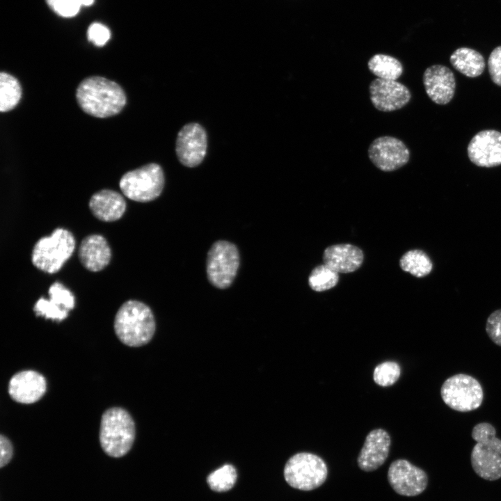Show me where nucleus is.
I'll use <instances>...</instances> for the list:
<instances>
[{
    "instance_id": "1",
    "label": "nucleus",
    "mask_w": 501,
    "mask_h": 501,
    "mask_svg": "<svg viewBox=\"0 0 501 501\" xmlns=\"http://www.w3.org/2000/svg\"><path fill=\"white\" fill-rule=\"evenodd\" d=\"M76 97L81 109L96 118H107L119 113L127 100L118 84L99 76L81 81L77 88Z\"/></svg>"
},
{
    "instance_id": "2",
    "label": "nucleus",
    "mask_w": 501,
    "mask_h": 501,
    "mask_svg": "<svg viewBox=\"0 0 501 501\" xmlns=\"http://www.w3.org/2000/svg\"><path fill=\"white\" fill-rule=\"evenodd\" d=\"M113 328L121 342L129 347H138L152 340L156 324L149 306L137 300H128L118 310Z\"/></svg>"
},
{
    "instance_id": "3",
    "label": "nucleus",
    "mask_w": 501,
    "mask_h": 501,
    "mask_svg": "<svg viewBox=\"0 0 501 501\" xmlns=\"http://www.w3.org/2000/svg\"><path fill=\"white\" fill-rule=\"evenodd\" d=\"M135 424L129 413L121 407L106 410L101 418L100 443L109 456L119 458L131 450L135 439Z\"/></svg>"
},
{
    "instance_id": "4",
    "label": "nucleus",
    "mask_w": 501,
    "mask_h": 501,
    "mask_svg": "<svg viewBox=\"0 0 501 501\" xmlns=\"http://www.w3.org/2000/svg\"><path fill=\"white\" fill-rule=\"evenodd\" d=\"M471 436L476 441L470 454L475 472L488 481L501 478V439L496 437L495 427L488 422L478 423Z\"/></svg>"
},
{
    "instance_id": "5",
    "label": "nucleus",
    "mask_w": 501,
    "mask_h": 501,
    "mask_svg": "<svg viewBox=\"0 0 501 501\" xmlns=\"http://www.w3.org/2000/svg\"><path fill=\"white\" fill-rule=\"evenodd\" d=\"M75 246L73 234L67 229L58 228L50 236L36 241L31 253L32 264L43 272L56 273L72 256Z\"/></svg>"
},
{
    "instance_id": "6",
    "label": "nucleus",
    "mask_w": 501,
    "mask_h": 501,
    "mask_svg": "<svg viewBox=\"0 0 501 501\" xmlns=\"http://www.w3.org/2000/svg\"><path fill=\"white\" fill-rule=\"evenodd\" d=\"M283 475L291 487L308 491L319 488L325 482L328 468L319 456L310 452H299L287 460Z\"/></svg>"
},
{
    "instance_id": "7",
    "label": "nucleus",
    "mask_w": 501,
    "mask_h": 501,
    "mask_svg": "<svg viewBox=\"0 0 501 501\" xmlns=\"http://www.w3.org/2000/svg\"><path fill=\"white\" fill-rule=\"evenodd\" d=\"M122 193L129 199L141 202L158 198L164 186L161 167L155 163L148 164L125 173L120 180Z\"/></svg>"
},
{
    "instance_id": "8",
    "label": "nucleus",
    "mask_w": 501,
    "mask_h": 501,
    "mask_svg": "<svg viewBox=\"0 0 501 501\" xmlns=\"http://www.w3.org/2000/svg\"><path fill=\"white\" fill-rule=\"evenodd\" d=\"M444 403L459 412H468L478 408L484 398L479 382L466 374H457L447 379L440 388Z\"/></svg>"
},
{
    "instance_id": "9",
    "label": "nucleus",
    "mask_w": 501,
    "mask_h": 501,
    "mask_svg": "<svg viewBox=\"0 0 501 501\" xmlns=\"http://www.w3.org/2000/svg\"><path fill=\"white\" fill-rule=\"evenodd\" d=\"M239 266V255L236 246L229 241H216L207 257V275L216 287L225 289L233 282Z\"/></svg>"
},
{
    "instance_id": "10",
    "label": "nucleus",
    "mask_w": 501,
    "mask_h": 501,
    "mask_svg": "<svg viewBox=\"0 0 501 501\" xmlns=\"http://www.w3.org/2000/svg\"><path fill=\"white\" fill-rule=\"evenodd\" d=\"M368 157L372 163L384 172L396 170L409 161L410 152L400 139L383 136L375 138L369 145Z\"/></svg>"
},
{
    "instance_id": "11",
    "label": "nucleus",
    "mask_w": 501,
    "mask_h": 501,
    "mask_svg": "<svg viewBox=\"0 0 501 501\" xmlns=\"http://www.w3.org/2000/svg\"><path fill=\"white\" fill-rule=\"evenodd\" d=\"M388 481L397 494L413 497L424 491L429 479L424 470L406 459H400L390 465Z\"/></svg>"
},
{
    "instance_id": "12",
    "label": "nucleus",
    "mask_w": 501,
    "mask_h": 501,
    "mask_svg": "<svg viewBox=\"0 0 501 501\" xmlns=\"http://www.w3.org/2000/svg\"><path fill=\"white\" fill-rule=\"evenodd\" d=\"M207 147V134L198 123L185 125L178 132L175 151L180 163L186 167H196L204 159Z\"/></svg>"
},
{
    "instance_id": "13",
    "label": "nucleus",
    "mask_w": 501,
    "mask_h": 501,
    "mask_svg": "<svg viewBox=\"0 0 501 501\" xmlns=\"http://www.w3.org/2000/svg\"><path fill=\"white\" fill-rule=\"evenodd\" d=\"M369 98L380 111L390 112L403 108L411 100V93L403 84L395 80L376 78L369 86Z\"/></svg>"
},
{
    "instance_id": "14",
    "label": "nucleus",
    "mask_w": 501,
    "mask_h": 501,
    "mask_svg": "<svg viewBox=\"0 0 501 501\" xmlns=\"http://www.w3.org/2000/svg\"><path fill=\"white\" fill-rule=\"evenodd\" d=\"M467 152L470 161L477 166L501 165V132L495 129L479 132L469 142Z\"/></svg>"
},
{
    "instance_id": "15",
    "label": "nucleus",
    "mask_w": 501,
    "mask_h": 501,
    "mask_svg": "<svg viewBox=\"0 0 501 501\" xmlns=\"http://www.w3.org/2000/svg\"><path fill=\"white\" fill-rule=\"evenodd\" d=\"M49 299L40 298L33 306L36 316L53 321H61L74 308L75 299L72 292L61 283L56 281L49 288Z\"/></svg>"
},
{
    "instance_id": "16",
    "label": "nucleus",
    "mask_w": 501,
    "mask_h": 501,
    "mask_svg": "<svg viewBox=\"0 0 501 501\" xmlns=\"http://www.w3.org/2000/svg\"><path fill=\"white\" fill-rule=\"evenodd\" d=\"M422 80L426 93L434 103L445 105L454 97L455 77L447 66L434 65L428 67L423 73Z\"/></svg>"
},
{
    "instance_id": "17",
    "label": "nucleus",
    "mask_w": 501,
    "mask_h": 501,
    "mask_svg": "<svg viewBox=\"0 0 501 501\" xmlns=\"http://www.w3.org/2000/svg\"><path fill=\"white\" fill-rule=\"evenodd\" d=\"M8 393L16 402L33 404L40 400L47 390L45 376L34 370H24L15 374L8 383Z\"/></svg>"
},
{
    "instance_id": "18",
    "label": "nucleus",
    "mask_w": 501,
    "mask_h": 501,
    "mask_svg": "<svg viewBox=\"0 0 501 501\" xmlns=\"http://www.w3.org/2000/svg\"><path fill=\"white\" fill-rule=\"evenodd\" d=\"M389 434L383 429L372 430L366 436L365 443L357 458L359 468L365 472L378 469L386 461L390 448Z\"/></svg>"
},
{
    "instance_id": "19",
    "label": "nucleus",
    "mask_w": 501,
    "mask_h": 501,
    "mask_svg": "<svg viewBox=\"0 0 501 501\" xmlns=\"http://www.w3.org/2000/svg\"><path fill=\"white\" fill-rule=\"evenodd\" d=\"M78 257L85 269L92 272H97L103 270L110 263L111 249L102 235L89 234L79 244Z\"/></svg>"
},
{
    "instance_id": "20",
    "label": "nucleus",
    "mask_w": 501,
    "mask_h": 501,
    "mask_svg": "<svg viewBox=\"0 0 501 501\" xmlns=\"http://www.w3.org/2000/svg\"><path fill=\"white\" fill-rule=\"evenodd\" d=\"M89 209L93 215L104 222H113L120 219L126 210V201L118 191L104 189L92 195L89 200Z\"/></svg>"
},
{
    "instance_id": "21",
    "label": "nucleus",
    "mask_w": 501,
    "mask_h": 501,
    "mask_svg": "<svg viewBox=\"0 0 501 501\" xmlns=\"http://www.w3.org/2000/svg\"><path fill=\"white\" fill-rule=\"evenodd\" d=\"M363 258L362 250L349 244L330 246L323 253L324 264L338 273L355 271L362 265Z\"/></svg>"
},
{
    "instance_id": "22",
    "label": "nucleus",
    "mask_w": 501,
    "mask_h": 501,
    "mask_svg": "<svg viewBox=\"0 0 501 501\" xmlns=\"http://www.w3.org/2000/svg\"><path fill=\"white\" fill-rule=\"evenodd\" d=\"M450 61L455 70L470 78L481 75L486 66L483 56L477 50L468 47L456 49L451 54Z\"/></svg>"
},
{
    "instance_id": "23",
    "label": "nucleus",
    "mask_w": 501,
    "mask_h": 501,
    "mask_svg": "<svg viewBox=\"0 0 501 501\" xmlns=\"http://www.w3.org/2000/svg\"><path fill=\"white\" fill-rule=\"evenodd\" d=\"M369 70L378 78L395 80L403 72V65L396 58L383 54H377L371 57L367 63Z\"/></svg>"
},
{
    "instance_id": "24",
    "label": "nucleus",
    "mask_w": 501,
    "mask_h": 501,
    "mask_svg": "<svg viewBox=\"0 0 501 501\" xmlns=\"http://www.w3.org/2000/svg\"><path fill=\"white\" fill-rule=\"evenodd\" d=\"M401 269L411 275L422 278L430 273L433 264L428 255L422 250H410L399 260Z\"/></svg>"
},
{
    "instance_id": "25",
    "label": "nucleus",
    "mask_w": 501,
    "mask_h": 501,
    "mask_svg": "<svg viewBox=\"0 0 501 501\" xmlns=\"http://www.w3.org/2000/svg\"><path fill=\"white\" fill-rule=\"evenodd\" d=\"M22 97V88L13 75L1 72L0 74V111L7 112L13 109Z\"/></svg>"
},
{
    "instance_id": "26",
    "label": "nucleus",
    "mask_w": 501,
    "mask_h": 501,
    "mask_svg": "<svg viewBox=\"0 0 501 501\" xmlns=\"http://www.w3.org/2000/svg\"><path fill=\"white\" fill-rule=\"evenodd\" d=\"M237 479L236 468L231 464H225L207 477L209 488L216 492H225L230 490Z\"/></svg>"
},
{
    "instance_id": "27",
    "label": "nucleus",
    "mask_w": 501,
    "mask_h": 501,
    "mask_svg": "<svg viewBox=\"0 0 501 501\" xmlns=\"http://www.w3.org/2000/svg\"><path fill=\"white\" fill-rule=\"evenodd\" d=\"M338 281V273L324 264L314 268L308 277L309 286L315 292L330 289L334 287Z\"/></svg>"
},
{
    "instance_id": "28",
    "label": "nucleus",
    "mask_w": 501,
    "mask_h": 501,
    "mask_svg": "<svg viewBox=\"0 0 501 501\" xmlns=\"http://www.w3.org/2000/svg\"><path fill=\"white\" fill-rule=\"evenodd\" d=\"M401 375L399 364L394 361H385L378 365L373 372L374 382L383 387L393 385Z\"/></svg>"
},
{
    "instance_id": "29",
    "label": "nucleus",
    "mask_w": 501,
    "mask_h": 501,
    "mask_svg": "<svg viewBox=\"0 0 501 501\" xmlns=\"http://www.w3.org/2000/svg\"><path fill=\"white\" fill-rule=\"evenodd\" d=\"M46 1L56 14L64 17L76 15L81 6L78 0H46Z\"/></svg>"
},
{
    "instance_id": "30",
    "label": "nucleus",
    "mask_w": 501,
    "mask_h": 501,
    "mask_svg": "<svg viewBox=\"0 0 501 501\" xmlns=\"http://www.w3.org/2000/svg\"><path fill=\"white\" fill-rule=\"evenodd\" d=\"M486 331L489 338L501 347V309L493 312L488 317Z\"/></svg>"
},
{
    "instance_id": "31",
    "label": "nucleus",
    "mask_w": 501,
    "mask_h": 501,
    "mask_svg": "<svg viewBox=\"0 0 501 501\" xmlns=\"http://www.w3.org/2000/svg\"><path fill=\"white\" fill-rule=\"evenodd\" d=\"M88 39L95 45L104 46L111 37L109 29L100 23H93L90 25L87 32Z\"/></svg>"
},
{
    "instance_id": "32",
    "label": "nucleus",
    "mask_w": 501,
    "mask_h": 501,
    "mask_svg": "<svg viewBox=\"0 0 501 501\" xmlns=\"http://www.w3.org/2000/svg\"><path fill=\"white\" fill-rule=\"evenodd\" d=\"M488 69L493 82L501 86V45L495 47L490 54Z\"/></svg>"
},
{
    "instance_id": "33",
    "label": "nucleus",
    "mask_w": 501,
    "mask_h": 501,
    "mask_svg": "<svg viewBox=\"0 0 501 501\" xmlns=\"http://www.w3.org/2000/svg\"><path fill=\"white\" fill-rule=\"evenodd\" d=\"M0 467L6 466L11 460L13 454V447L10 440L3 434L0 436Z\"/></svg>"
},
{
    "instance_id": "34",
    "label": "nucleus",
    "mask_w": 501,
    "mask_h": 501,
    "mask_svg": "<svg viewBox=\"0 0 501 501\" xmlns=\"http://www.w3.org/2000/svg\"><path fill=\"white\" fill-rule=\"evenodd\" d=\"M81 6H88L93 4L94 0H78Z\"/></svg>"
}]
</instances>
